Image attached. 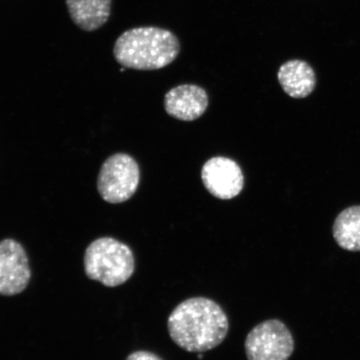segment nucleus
<instances>
[{
	"label": "nucleus",
	"instance_id": "nucleus-5",
	"mask_svg": "<svg viewBox=\"0 0 360 360\" xmlns=\"http://www.w3.org/2000/svg\"><path fill=\"white\" fill-rule=\"evenodd\" d=\"M245 348L248 360H288L294 352L295 340L285 323L269 319L252 328Z\"/></svg>",
	"mask_w": 360,
	"mask_h": 360
},
{
	"label": "nucleus",
	"instance_id": "nucleus-2",
	"mask_svg": "<svg viewBox=\"0 0 360 360\" xmlns=\"http://www.w3.org/2000/svg\"><path fill=\"white\" fill-rule=\"evenodd\" d=\"M180 44L171 31L158 27H138L125 31L114 45L120 65L136 70H156L174 62Z\"/></svg>",
	"mask_w": 360,
	"mask_h": 360
},
{
	"label": "nucleus",
	"instance_id": "nucleus-9",
	"mask_svg": "<svg viewBox=\"0 0 360 360\" xmlns=\"http://www.w3.org/2000/svg\"><path fill=\"white\" fill-rule=\"evenodd\" d=\"M278 79L288 96L303 98L314 91L316 76L307 62L292 60L282 65L278 72Z\"/></svg>",
	"mask_w": 360,
	"mask_h": 360
},
{
	"label": "nucleus",
	"instance_id": "nucleus-7",
	"mask_svg": "<svg viewBox=\"0 0 360 360\" xmlns=\"http://www.w3.org/2000/svg\"><path fill=\"white\" fill-rule=\"evenodd\" d=\"M202 183L211 195L220 200H231L244 188V175L236 163L229 158L214 157L202 166Z\"/></svg>",
	"mask_w": 360,
	"mask_h": 360
},
{
	"label": "nucleus",
	"instance_id": "nucleus-6",
	"mask_svg": "<svg viewBox=\"0 0 360 360\" xmlns=\"http://www.w3.org/2000/svg\"><path fill=\"white\" fill-rule=\"evenodd\" d=\"M30 278L29 258L24 247L12 238L0 241V295L20 294Z\"/></svg>",
	"mask_w": 360,
	"mask_h": 360
},
{
	"label": "nucleus",
	"instance_id": "nucleus-10",
	"mask_svg": "<svg viewBox=\"0 0 360 360\" xmlns=\"http://www.w3.org/2000/svg\"><path fill=\"white\" fill-rule=\"evenodd\" d=\"M72 21L80 30L93 32L110 19L112 0H66Z\"/></svg>",
	"mask_w": 360,
	"mask_h": 360
},
{
	"label": "nucleus",
	"instance_id": "nucleus-1",
	"mask_svg": "<svg viewBox=\"0 0 360 360\" xmlns=\"http://www.w3.org/2000/svg\"><path fill=\"white\" fill-rule=\"evenodd\" d=\"M169 334L175 345L191 353L217 347L226 338L227 314L215 301L195 297L180 303L168 319Z\"/></svg>",
	"mask_w": 360,
	"mask_h": 360
},
{
	"label": "nucleus",
	"instance_id": "nucleus-4",
	"mask_svg": "<svg viewBox=\"0 0 360 360\" xmlns=\"http://www.w3.org/2000/svg\"><path fill=\"white\" fill-rule=\"evenodd\" d=\"M141 179L137 162L129 155L115 154L108 158L98 174L97 188L102 199L110 204H120L131 198Z\"/></svg>",
	"mask_w": 360,
	"mask_h": 360
},
{
	"label": "nucleus",
	"instance_id": "nucleus-8",
	"mask_svg": "<svg viewBox=\"0 0 360 360\" xmlns=\"http://www.w3.org/2000/svg\"><path fill=\"white\" fill-rule=\"evenodd\" d=\"M209 105L208 94L197 85L184 84L170 89L165 98L167 114L183 121L199 119Z\"/></svg>",
	"mask_w": 360,
	"mask_h": 360
},
{
	"label": "nucleus",
	"instance_id": "nucleus-13",
	"mask_svg": "<svg viewBox=\"0 0 360 360\" xmlns=\"http://www.w3.org/2000/svg\"><path fill=\"white\" fill-rule=\"evenodd\" d=\"M198 358H199V359H202V354H199V355H198Z\"/></svg>",
	"mask_w": 360,
	"mask_h": 360
},
{
	"label": "nucleus",
	"instance_id": "nucleus-11",
	"mask_svg": "<svg viewBox=\"0 0 360 360\" xmlns=\"http://www.w3.org/2000/svg\"><path fill=\"white\" fill-rule=\"evenodd\" d=\"M333 235L337 244L348 251H360V206H351L337 216Z\"/></svg>",
	"mask_w": 360,
	"mask_h": 360
},
{
	"label": "nucleus",
	"instance_id": "nucleus-3",
	"mask_svg": "<svg viewBox=\"0 0 360 360\" xmlns=\"http://www.w3.org/2000/svg\"><path fill=\"white\" fill-rule=\"evenodd\" d=\"M84 264L85 274L90 280L110 288L127 282L135 269L131 249L111 237L93 241L85 250Z\"/></svg>",
	"mask_w": 360,
	"mask_h": 360
},
{
	"label": "nucleus",
	"instance_id": "nucleus-12",
	"mask_svg": "<svg viewBox=\"0 0 360 360\" xmlns=\"http://www.w3.org/2000/svg\"><path fill=\"white\" fill-rule=\"evenodd\" d=\"M126 360H164L150 351L139 350L130 354Z\"/></svg>",
	"mask_w": 360,
	"mask_h": 360
}]
</instances>
